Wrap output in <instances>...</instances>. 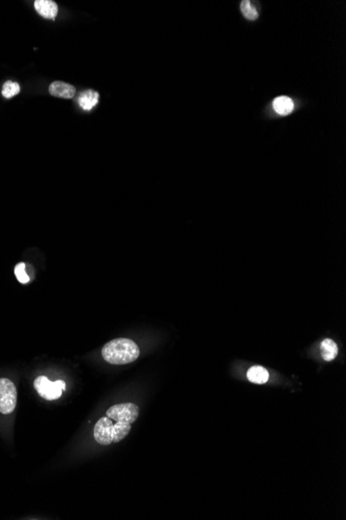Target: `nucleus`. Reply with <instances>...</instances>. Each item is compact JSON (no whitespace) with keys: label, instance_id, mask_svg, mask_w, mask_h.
Returning a JSON list of instances; mask_svg holds the SVG:
<instances>
[{"label":"nucleus","instance_id":"f257e3e1","mask_svg":"<svg viewBox=\"0 0 346 520\" xmlns=\"http://www.w3.org/2000/svg\"><path fill=\"white\" fill-rule=\"evenodd\" d=\"M103 358L112 364H125L135 361L139 355V347L128 339L119 338L108 342L102 349Z\"/></svg>","mask_w":346,"mask_h":520},{"label":"nucleus","instance_id":"f03ea898","mask_svg":"<svg viewBox=\"0 0 346 520\" xmlns=\"http://www.w3.org/2000/svg\"><path fill=\"white\" fill-rule=\"evenodd\" d=\"M34 388L41 398L51 401L61 397L66 389V383L62 380L52 382L45 376H39L34 381Z\"/></svg>","mask_w":346,"mask_h":520},{"label":"nucleus","instance_id":"7ed1b4c3","mask_svg":"<svg viewBox=\"0 0 346 520\" xmlns=\"http://www.w3.org/2000/svg\"><path fill=\"white\" fill-rule=\"evenodd\" d=\"M107 418L115 422H123L127 424H133L137 421L139 416V408L133 403H122L116 404L107 410Z\"/></svg>","mask_w":346,"mask_h":520},{"label":"nucleus","instance_id":"20e7f679","mask_svg":"<svg viewBox=\"0 0 346 520\" xmlns=\"http://www.w3.org/2000/svg\"><path fill=\"white\" fill-rule=\"evenodd\" d=\"M17 404V389L8 378H0V413L12 414Z\"/></svg>","mask_w":346,"mask_h":520},{"label":"nucleus","instance_id":"39448f33","mask_svg":"<svg viewBox=\"0 0 346 520\" xmlns=\"http://www.w3.org/2000/svg\"><path fill=\"white\" fill-rule=\"evenodd\" d=\"M112 428L113 423L112 420L109 418H102L100 419L94 430V435L98 443L102 445H108L113 442L112 438Z\"/></svg>","mask_w":346,"mask_h":520},{"label":"nucleus","instance_id":"423d86ee","mask_svg":"<svg viewBox=\"0 0 346 520\" xmlns=\"http://www.w3.org/2000/svg\"><path fill=\"white\" fill-rule=\"evenodd\" d=\"M49 92L53 97L71 99L75 96L76 90H75V86H73L69 83L62 82V81H54L49 86Z\"/></svg>","mask_w":346,"mask_h":520},{"label":"nucleus","instance_id":"0eeeda50","mask_svg":"<svg viewBox=\"0 0 346 520\" xmlns=\"http://www.w3.org/2000/svg\"><path fill=\"white\" fill-rule=\"evenodd\" d=\"M34 9L38 15L49 20H54L58 14V7L52 0H36Z\"/></svg>","mask_w":346,"mask_h":520},{"label":"nucleus","instance_id":"6e6552de","mask_svg":"<svg viewBox=\"0 0 346 520\" xmlns=\"http://www.w3.org/2000/svg\"><path fill=\"white\" fill-rule=\"evenodd\" d=\"M79 105L83 110H92L99 102V93L93 90H88L79 96Z\"/></svg>","mask_w":346,"mask_h":520},{"label":"nucleus","instance_id":"1a4fd4ad","mask_svg":"<svg viewBox=\"0 0 346 520\" xmlns=\"http://www.w3.org/2000/svg\"><path fill=\"white\" fill-rule=\"evenodd\" d=\"M320 352L323 360L332 361L338 355V346L333 340L326 339L320 344Z\"/></svg>","mask_w":346,"mask_h":520},{"label":"nucleus","instance_id":"9d476101","mask_svg":"<svg viewBox=\"0 0 346 520\" xmlns=\"http://www.w3.org/2000/svg\"><path fill=\"white\" fill-rule=\"evenodd\" d=\"M247 377H248L249 381H251L252 383L264 384V383L268 382L270 375L265 367H263L261 365H254L249 369V371L247 373Z\"/></svg>","mask_w":346,"mask_h":520},{"label":"nucleus","instance_id":"9b49d317","mask_svg":"<svg viewBox=\"0 0 346 520\" xmlns=\"http://www.w3.org/2000/svg\"><path fill=\"white\" fill-rule=\"evenodd\" d=\"M273 107L277 114H279L281 116H287V115L291 114V112L293 110L294 105L290 98L282 96V97H278L274 100Z\"/></svg>","mask_w":346,"mask_h":520},{"label":"nucleus","instance_id":"f8f14e48","mask_svg":"<svg viewBox=\"0 0 346 520\" xmlns=\"http://www.w3.org/2000/svg\"><path fill=\"white\" fill-rule=\"evenodd\" d=\"M129 431H131V424L123 423V422H116V424L113 425V428H112L113 442H118V441L122 440L128 434Z\"/></svg>","mask_w":346,"mask_h":520},{"label":"nucleus","instance_id":"ddd939ff","mask_svg":"<svg viewBox=\"0 0 346 520\" xmlns=\"http://www.w3.org/2000/svg\"><path fill=\"white\" fill-rule=\"evenodd\" d=\"M241 11H242L244 17L247 18L248 20L254 21L258 18V13H257L256 9L252 6V4L250 2H248V0H244V2L241 3Z\"/></svg>","mask_w":346,"mask_h":520},{"label":"nucleus","instance_id":"4468645a","mask_svg":"<svg viewBox=\"0 0 346 520\" xmlns=\"http://www.w3.org/2000/svg\"><path fill=\"white\" fill-rule=\"evenodd\" d=\"M20 93V85L17 82L7 81L3 88V96L7 99L13 98Z\"/></svg>","mask_w":346,"mask_h":520},{"label":"nucleus","instance_id":"2eb2a0df","mask_svg":"<svg viewBox=\"0 0 346 520\" xmlns=\"http://www.w3.org/2000/svg\"><path fill=\"white\" fill-rule=\"evenodd\" d=\"M25 268H26V265L24 263L18 264L15 268V274L17 276V279L20 281L21 284H27L30 279Z\"/></svg>","mask_w":346,"mask_h":520}]
</instances>
